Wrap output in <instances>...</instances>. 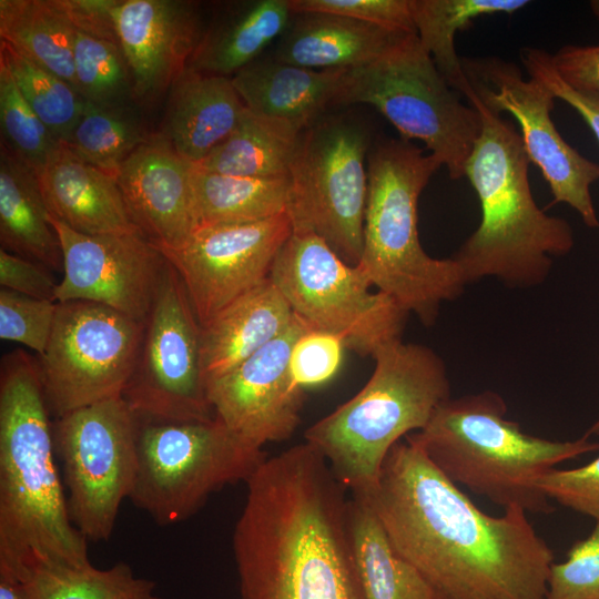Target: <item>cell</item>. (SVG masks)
Returning <instances> with one entry per match:
<instances>
[{"mask_svg":"<svg viewBox=\"0 0 599 599\" xmlns=\"http://www.w3.org/2000/svg\"><path fill=\"white\" fill-rule=\"evenodd\" d=\"M266 455L216 417L169 422L138 416L136 465L129 498L161 526L195 514L211 494L247 481Z\"/></svg>","mask_w":599,"mask_h":599,"instance_id":"9c48e42d","label":"cell"},{"mask_svg":"<svg viewBox=\"0 0 599 599\" xmlns=\"http://www.w3.org/2000/svg\"><path fill=\"white\" fill-rule=\"evenodd\" d=\"M118 0H59L78 32L119 43L113 18Z\"/></svg>","mask_w":599,"mask_h":599,"instance_id":"bcb514c9","label":"cell"},{"mask_svg":"<svg viewBox=\"0 0 599 599\" xmlns=\"http://www.w3.org/2000/svg\"><path fill=\"white\" fill-rule=\"evenodd\" d=\"M270 278L295 315L311 327L339 336L346 348L372 356L402 338L409 315L383 292H372L357 265L343 261L323 240L292 232Z\"/></svg>","mask_w":599,"mask_h":599,"instance_id":"8fae6325","label":"cell"},{"mask_svg":"<svg viewBox=\"0 0 599 599\" xmlns=\"http://www.w3.org/2000/svg\"><path fill=\"white\" fill-rule=\"evenodd\" d=\"M0 61L39 119L55 139L67 143L85 104L75 88L3 41H0Z\"/></svg>","mask_w":599,"mask_h":599,"instance_id":"e575fe53","label":"cell"},{"mask_svg":"<svg viewBox=\"0 0 599 599\" xmlns=\"http://www.w3.org/2000/svg\"><path fill=\"white\" fill-rule=\"evenodd\" d=\"M194 163L162 135L138 146L120 165L116 181L136 229L158 248L183 244L197 229L192 192Z\"/></svg>","mask_w":599,"mask_h":599,"instance_id":"ffe728a7","label":"cell"},{"mask_svg":"<svg viewBox=\"0 0 599 599\" xmlns=\"http://www.w3.org/2000/svg\"><path fill=\"white\" fill-rule=\"evenodd\" d=\"M293 230L286 213L248 223L202 225L173 248H159L179 274L201 326L270 277Z\"/></svg>","mask_w":599,"mask_h":599,"instance_id":"2e32d148","label":"cell"},{"mask_svg":"<svg viewBox=\"0 0 599 599\" xmlns=\"http://www.w3.org/2000/svg\"><path fill=\"white\" fill-rule=\"evenodd\" d=\"M441 166L432 154L404 139H384L367 154V201L363 252L357 266L373 287L408 314L433 325L444 302L468 285L453 257L435 258L422 246L418 199Z\"/></svg>","mask_w":599,"mask_h":599,"instance_id":"52a82bcc","label":"cell"},{"mask_svg":"<svg viewBox=\"0 0 599 599\" xmlns=\"http://www.w3.org/2000/svg\"><path fill=\"white\" fill-rule=\"evenodd\" d=\"M409 435L457 486L504 509L534 514L554 510L537 485L539 478L566 460L599 451V441L586 434L551 440L524 432L507 417L505 399L493 390L450 397L425 428Z\"/></svg>","mask_w":599,"mask_h":599,"instance_id":"8992f818","label":"cell"},{"mask_svg":"<svg viewBox=\"0 0 599 599\" xmlns=\"http://www.w3.org/2000/svg\"><path fill=\"white\" fill-rule=\"evenodd\" d=\"M62 251L57 302L87 301L145 322L165 258L140 232L88 235L50 214Z\"/></svg>","mask_w":599,"mask_h":599,"instance_id":"e0dca14e","label":"cell"},{"mask_svg":"<svg viewBox=\"0 0 599 599\" xmlns=\"http://www.w3.org/2000/svg\"><path fill=\"white\" fill-rule=\"evenodd\" d=\"M537 485L550 500L599 521V455L580 467L554 468Z\"/></svg>","mask_w":599,"mask_h":599,"instance_id":"b9f144b4","label":"cell"},{"mask_svg":"<svg viewBox=\"0 0 599 599\" xmlns=\"http://www.w3.org/2000/svg\"><path fill=\"white\" fill-rule=\"evenodd\" d=\"M295 314L268 277L201 326L205 383L219 377L283 334Z\"/></svg>","mask_w":599,"mask_h":599,"instance_id":"cb8c5ba5","label":"cell"},{"mask_svg":"<svg viewBox=\"0 0 599 599\" xmlns=\"http://www.w3.org/2000/svg\"><path fill=\"white\" fill-rule=\"evenodd\" d=\"M151 138L129 108H104L85 102L67 144L85 162L116 175L120 165Z\"/></svg>","mask_w":599,"mask_h":599,"instance_id":"836d02e7","label":"cell"},{"mask_svg":"<svg viewBox=\"0 0 599 599\" xmlns=\"http://www.w3.org/2000/svg\"><path fill=\"white\" fill-rule=\"evenodd\" d=\"M346 530L366 599H446L395 549L366 500L347 499Z\"/></svg>","mask_w":599,"mask_h":599,"instance_id":"4316f807","label":"cell"},{"mask_svg":"<svg viewBox=\"0 0 599 599\" xmlns=\"http://www.w3.org/2000/svg\"><path fill=\"white\" fill-rule=\"evenodd\" d=\"M37 176L50 214L70 229L88 235L140 232L116 176L85 162L67 144L61 143Z\"/></svg>","mask_w":599,"mask_h":599,"instance_id":"44dd1931","label":"cell"},{"mask_svg":"<svg viewBox=\"0 0 599 599\" xmlns=\"http://www.w3.org/2000/svg\"><path fill=\"white\" fill-rule=\"evenodd\" d=\"M370 146L359 121L324 114L303 130L290 167L293 232L316 235L351 265L363 252Z\"/></svg>","mask_w":599,"mask_h":599,"instance_id":"30bf717a","label":"cell"},{"mask_svg":"<svg viewBox=\"0 0 599 599\" xmlns=\"http://www.w3.org/2000/svg\"><path fill=\"white\" fill-rule=\"evenodd\" d=\"M1 145L39 173L60 142L28 104L6 64L0 61Z\"/></svg>","mask_w":599,"mask_h":599,"instance_id":"8d00e7d4","label":"cell"},{"mask_svg":"<svg viewBox=\"0 0 599 599\" xmlns=\"http://www.w3.org/2000/svg\"><path fill=\"white\" fill-rule=\"evenodd\" d=\"M591 8H592L595 14L599 17V1H592L591 2Z\"/></svg>","mask_w":599,"mask_h":599,"instance_id":"681fc988","label":"cell"},{"mask_svg":"<svg viewBox=\"0 0 599 599\" xmlns=\"http://www.w3.org/2000/svg\"><path fill=\"white\" fill-rule=\"evenodd\" d=\"M309 327L295 315L283 334L205 383L215 417L254 446L285 440L300 425L304 388L292 375L290 357L294 343Z\"/></svg>","mask_w":599,"mask_h":599,"instance_id":"ac0fdd59","label":"cell"},{"mask_svg":"<svg viewBox=\"0 0 599 599\" xmlns=\"http://www.w3.org/2000/svg\"><path fill=\"white\" fill-rule=\"evenodd\" d=\"M551 60L570 87L599 93V45H565L551 54Z\"/></svg>","mask_w":599,"mask_h":599,"instance_id":"f6af8a7d","label":"cell"},{"mask_svg":"<svg viewBox=\"0 0 599 599\" xmlns=\"http://www.w3.org/2000/svg\"><path fill=\"white\" fill-rule=\"evenodd\" d=\"M1 287L33 297L57 302L58 284L49 268L38 262L0 248Z\"/></svg>","mask_w":599,"mask_h":599,"instance_id":"ee69618b","label":"cell"},{"mask_svg":"<svg viewBox=\"0 0 599 599\" xmlns=\"http://www.w3.org/2000/svg\"><path fill=\"white\" fill-rule=\"evenodd\" d=\"M366 500L395 549L446 599H546L554 552L519 507L480 510L407 435Z\"/></svg>","mask_w":599,"mask_h":599,"instance_id":"6da1fadb","label":"cell"},{"mask_svg":"<svg viewBox=\"0 0 599 599\" xmlns=\"http://www.w3.org/2000/svg\"><path fill=\"white\" fill-rule=\"evenodd\" d=\"M346 70H313L258 58L232 77L245 106L306 129L336 105Z\"/></svg>","mask_w":599,"mask_h":599,"instance_id":"d4e9b609","label":"cell"},{"mask_svg":"<svg viewBox=\"0 0 599 599\" xmlns=\"http://www.w3.org/2000/svg\"><path fill=\"white\" fill-rule=\"evenodd\" d=\"M467 79L485 106L510 113L519 123L530 163L548 183L555 203H566L590 229L599 227L590 185L599 180V164L568 144L550 113L556 98L538 80L526 79L518 65L497 57L461 58Z\"/></svg>","mask_w":599,"mask_h":599,"instance_id":"9a60e30c","label":"cell"},{"mask_svg":"<svg viewBox=\"0 0 599 599\" xmlns=\"http://www.w3.org/2000/svg\"><path fill=\"white\" fill-rule=\"evenodd\" d=\"M145 322L87 301L58 302L38 367L45 400L57 417L122 397L133 373Z\"/></svg>","mask_w":599,"mask_h":599,"instance_id":"4fadbf2b","label":"cell"},{"mask_svg":"<svg viewBox=\"0 0 599 599\" xmlns=\"http://www.w3.org/2000/svg\"><path fill=\"white\" fill-rule=\"evenodd\" d=\"M169 91L162 135L194 164L229 138L246 109L227 77L186 68Z\"/></svg>","mask_w":599,"mask_h":599,"instance_id":"603a6c76","label":"cell"},{"mask_svg":"<svg viewBox=\"0 0 599 599\" xmlns=\"http://www.w3.org/2000/svg\"><path fill=\"white\" fill-rule=\"evenodd\" d=\"M233 531L241 599H366L346 530V489L306 441L247 479Z\"/></svg>","mask_w":599,"mask_h":599,"instance_id":"7a4b0ae2","label":"cell"},{"mask_svg":"<svg viewBox=\"0 0 599 599\" xmlns=\"http://www.w3.org/2000/svg\"><path fill=\"white\" fill-rule=\"evenodd\" d=\"M136 430L138 416L123 397L74 409L52 424L69 516L87 540L105 541L113 532L134 481Z\"/></svg>","mask_w":599,"mask_h":599,"instance_id":"7c38bea8","label":"cell"},{"mask_svg":"<svg viewBox=\"0 0 599 599\" xmlns=\"http://www.w3.org/2000/svg\"><path fill=\"white\" fill-rule=\"evenodd\" d=\"M0 599H29L23 582L9 568L1 565Z\"/></svg>","mask_w":599,"mask_h":599,"instance_id":"7dc6e473","label":"cell"},{"mask_svg":"<svg viewBox=\"0 0 599 599\" xmlns=\"http://www.w3.org/2000/svg\"><path fill=\"white\" fill-rule=\"evenodd\" d=\"M520 58L529 77L541 82L556 99L572 106L599 141V93L580 91L566 83L552 64L551 53L542 49H521Z\"/></svg>","mask_w":599,"mask_h":599,"instance_id":"7bdbcfd3","label":"cell"},{"mask_svg":"<svg viewBox=\"0 0 599 599\" xmlns=\"http://www.w3.org/2000/svg\"><path fill=\"white\" fill-rule=\"evenodd\" d=\"M364 387L304 433L352 497L375 489L390 449L426 427L448 400L450 382L443 358L428 346L394 339L373 355Z\"/></svg>","mask_w":599,"mask_h":599,"instance_id":"5b68a950","label":"cell"},{"mask_svg":"<svg viewBox=\"0 0 599 599\" xmlns=\"http://www.w3.org/2000/svg\"><path fill=\"white\" fill-rule=\"evenodd\" d=\"M294 13L322 12L416 33L409 0H288Z\"/></svg>","mask_w":599,"mask_h":599,"instance_id":"60d3db41","label":"cell"},{"mask_svg":"<svg viewBox=\"0 0 599 599\" xmlns=\"http://www.w3.org/2000/svg\"><path fill=\"white\" fill-rule=\"evenodd\" d=\"M408 32L322 12H297L273 58L313 70H351L375 61Z\"/></svg>","mask_w":599,"mask_h":599,"instance_id":"7402d4cb","label":"cell"},{"mask_svg":"<svg viewBox=\"0 0 599 599\" xmlns=\"http://www.w3.org/2000/svg\"><path fill=\"white\" fill-rule=\"evenodd\" d=\"M192 192L199 226L248 223L286 213L290 180L225 175L194 164Z\"/></svg>","mask_w":599,"mask_h":599,"instance_id":"4dcf8cb0","label":"cell"},{"mask_svg":"<svg viewBox=\"0 0 599 599\" xmlns=\"http://www.w3.org/2000/svg\"><path fill=\"white\" fill-rule=\"evenodd\" d=\"M75 87L85 102L104 108H129L134 99L131 73L119 43L75 34Z\"/></svg>","mask_w":599,"mask_h":599,"instance_id":"d590c367","label":"cell"},{"mask_svg":"<svg viewBox=\"0 0 599 599\" xmlns=\"http://www.w3.org/2000/svg\"><path fill=\"white\" fill-rule=\"evenodd\" d=\"M344 341L329 332L307 328L294 343L290 368L302 387L322 385L332 379L343 363Z\"/></svg>","mask_w":599,"mask_h":599,"instance_id":"ab89813d","label":"cell"},{"mask_svg":"<svg viewBox=\"0 0 599 599\" xmlns=\"http://www.w3.org/2000/svg\"><path fill=\"white\" fill-rule=\"evenodd\" d=\"M113 18L135 101L153 102L184 72L203 34L199 4L118 0Z\"/></svg>","mask_w":599,"mask_h":599,"instance_id":"d6986e66","label":"cell"},{"mask_svg":"<svg viewBox=\"0 0 599 599\" xmlns=\"http://www.w3.org/2000/svg\"><path fill=\"white\" fill-rule=\"evenodd\" d=\"M19 579L29 599H161L154 593L155 583L135 577L124 562L108 569L91 564L39 562L27 568Z\"/></svg>","mask_w":599,"mask_h":599,"instance_id":"d6a6232c","label":"cell"},{"mask_svg":"<svg viewBox=\"0 0 599 599\" xmlns=\"http://www.w3.org/2000/svg\"><path fill=\"white\" fill-rule=\"evenodd\" d=\"M354 103L377 109L400 139L424 142L450 179L465 176L481 131L480 114L449 87L416 33L375 61L345 71L336 105Z\"/></svg>","mask_w":599,"mask_h":599,"instance_id":"ba28073f","label":"cell"},{"mask_svg":"<svg viewBox=\"0 0 599 599\" xmlns=\"http://www.w3.org/2000/svg\"><path fill=\"white\" fill-rule=\"evenodd\" d=\"M58 302L0 290V338L26 345L42 355L47 348Z\"/></svg>","mask_w":599,"mask_h":599,"instance_id":"f35d334b","label":"cell"},{"mask_svg":"<svg viewBox=\"0 0 599 599\" xmlns=\"http://www.w3.org/2000/svg\"><path fill=\"white\" fill-rule=\"evenodd\" d=\"M587 436L591 437L593 435H599V416L598 418L590 425L588 430L585 433Z\"/></svg>","mask_w":599,"mask_h":599,"instance_id":"c3c4849f","label":"cell"},{"mask_svg":"<svg viewBox=\"0 0 599 599\" xmlns=\"http://www.w3.org/2000/svg\"><path fill=\"white\" fill-rule=\"evenodd\" d=\"M294 12L288 0H248L229 4L204 30L187 67L232 78L260 58L285 32Z\"/></svg>","mask_w":599,"mask_h":599,"instance_id":"484cf974","label":"cell"},{"mask_svg":"<svg viewBox=\"0 0 599 599\" xmlns=\"http://www.w3.org/2000/svg\"><path fill=\"white\" fill-rule=\"evenodd\" d=\"M590 534L575 541L566 560L552 562L546 599H599V521Z\"/></svg>","mask_w":599,"mask_h":599,"instance_id":"74e56055","label":"cell"},{"mask_svg":"<svg viewBox=\"0 0 599 599\" xmlns=\"http://www.w3.org/2000/svg\"><path fill=\"white\" fill-rule=\"evenodd\" d=\"M122 397L143 418L195 422L215 417L202 370L201 325L166 260Z\"/></svg>","mask_w":599,"mask_h":599,"instance_id":"5bb4252c","label":"cell"},{"mask_svg":"<svg viewBox=\"0 0 599 599\" xmlns=\"http://www.w3.org/2000/svg\"><path fill=\"white\" fill-rule=\"evenodd\" d=\"M303 130L286 120L257 114L246 108L229 138L195 166L234 176L288 177Z\"/></svg>","mask_w":599,"mask_h":599,"instance_id":"f1b7e54d","label":"cell"},{"mask_svg":"<svg viewBox=\"0 0 599 599\" xmlns=\"http://www.w3.org/2000/svg\"><path fill=\"white\" fill-rule=\"evenodd\" d=\"M0 240L1 247L13 254L49 270L62 268L60 241L38 176L3 145L0 148Z\"/></svg>","mask_w":599,"mask_h":599,"instance_id":"83f0119b","label":"cell"},{"mask_svg":"<svg viewBox=\"0 0 599 599\" xmlns=\"http://www.w3.org/2000/svg\"><path fill=\"white\" fill-rule=\"evenodd\" d=\"M75 34L59 0H0L1 41L77 90Z\"/></svg>","mask_w":599,"mask_h":599,"instance_id":"f546056e","label":"cell"},{"mask_svg":"<svg viewBox=\"0 0 599 599\" xmlns=\"http://www.w3.org/2000/svg\"><path fill=\"white\" fill-rule=\"evenodd\" d=\"M467 100L481 118V131L465 169L480 203L481 220L451 257L468 284L495 277L510 287L540 285L550 274L554 257L571 251V226L537 205L528 179L530 160L512 124L485 106L475 92Z\"/></svg>","mask_w":599,"mask_h":599,"instance_id":"277c9868","label":"cell"},{"mask_svg":"<svg viewBox=\"0 0 599 599\" xmlns=\"http://www.w3.org/2000/svg\"><path fill=\"white\" fill-rule=\"evenodd\" d=\"M527 0H409L416 34L446 82L468 99L474 90L456 53L455 34L480 16L508 13Z\"/></svg>","mask_w":599,"mask_h":599,"instance_id":"1f68e13d","label":"cell"},{"mask_svg":"<svg viewBox=\"0 0 599 599\" xmlns=\"http://www.w3.org/2000/svg\"><path fill=\"white\" fill-rule=\"evenodd\" d=\"M54 456L38 362L16 351L0 374V565L18 577L39 562L90 564Z\"/></svg>","mask_w":599,"mask_h":599,"instance_id":"3957f363","label":"cell"}]
</instances>
